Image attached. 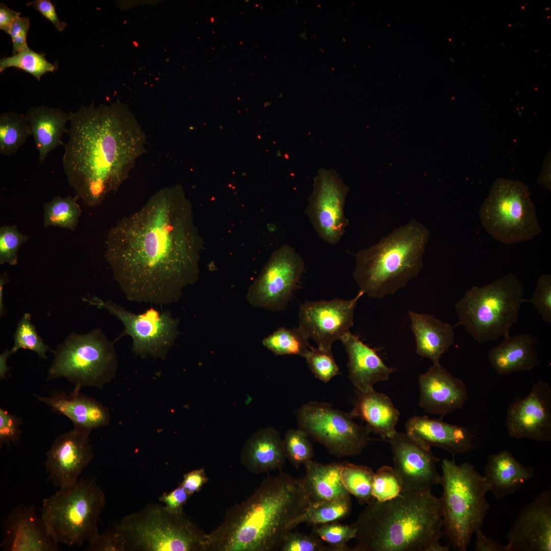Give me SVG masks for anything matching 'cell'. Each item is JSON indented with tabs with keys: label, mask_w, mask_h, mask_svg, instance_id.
Listing matches in <instances>:
<instances>
[{
	"label": "cell",
	"mask_w": 551,
	"mask_h": 551,
	"mask_svg": "<svg viewBox=\"0 0 551 551\" xmlns=\"http://www.w3.org/2000/svg\"><path fill=\"white\" fill-rule=\"evenodd\" d=\"M524 286L512 273L483 287L473 286L455 305L459 321L478 342L495 341L509 335L517 322Z\"/></svg>",
	"instance_id": "cell-8"
},
{
	"label": "cell",
	"mask_w": 551,
	"mask_h": 551,
	"mask_svg": "<svg viewBox=\"0 0 551 551\" xmlns=\"http://www.w3.org/2000/svg\"><path fill=\"white\" fill-rule=\"evenodd\" d=\"M203 240L182 189L163 187L110 229L105 256L130 300L176 302L198 278Z\"/></svg>",
	"instance_id": "cell-1"
},
{
	"label": "cell",
	"mask_w": 551,
	"mask_h": 551,
	"mask_svg": "<svg viewBox=\"0 0 551 551\" xmlns=\"http://www.w3.org/2000/svg\"><path fill=\"white\" fill-rule=\"evenodd\" d=\"M190 496L179 485L173 490L163 493L159 497V500L164 504L165 509L169 512L180 514L184 512V506Z\"/></svg>",
	"instance_id": "cell-49"
},
{
	"label": "cell",
	"mask_w": 551,
	"mask_h": 551,
	"mask_svg": "<svg viewBox=\"0 0 551 551\" xmlns=\"http://www.w3.org/2000/svg\"><path fill=\"white\" fill-rule=\"evenodd\" d=\"M440 497L444 534L455 549L465 551L481 528L489 509L484 477L470 463L444 459L441 464Z\"/></svg>",
	"instance_id": "cell-6"
},
{
	"label": "cell",
	"mask_w": 551,
	"mask_h": 551,
	"mask_svg": "<svg viewBox=\"0 0 551 551\" xmlns=\"http://www.w3.org/2000/svg\"><path fill=\"white\" fill-rule=\"evenodd\" d=\"M474 534L476 535L474 550L476 551H510L507 544H500L487 537L482 533L481 529L477 530Z\"/></svg>",
	"instance_id": "cell-53"
},
{
	"label": "cell",
	"mask_w": 551,
	"mask_h": 551,
	"mask_svg": "<svg viewBox=\"0 0 551 551\" xmlns=\"http://www.w3.org/2000/svg\"><path fill=\"white\" fill-rule=\"evenodd\" d=\"M488 492L500 500L514 493L534 477L532 468L519 462L507 450L490 455L483 475Z\"/></svg>",
	"instance_id": "cell-27"
},
{
	"label": "cell",
	"mask_w": 551,
	"mask_h": 551,
	"mask_svg": "<svg viewBox=\"0 0 551 551\" xmlns=\"http://www.w3.org/2000/svg\"><path fill=\"white\" fill-rule=\"evenodd\" d=\"M541 315L542 319L551 323V276L543 274L537 279L532 297L528 299Z\"/></svg>",
	"instance_id": "cell-46"
},
{
	"label": "cell",
	"mask_w": 551,
	"mask_h": 551,
	"mask_svg": "<svg viewBox=\"0 0 551 551\" xmlns=\"http://www.w3.org/2000/svg\"><path fill=\"white\" fill-rule=\"evenodd\" d=\"M536 344L532 334L508 335L499 344L490 349L489 362L500 375L531 370L540 364Z\"/></svg>",
	"instance_id": "cell-26"
},
{
	"label": "cell",
	"mask_w": 551,
	"mask_h": 551,
	"mask_svg": "<svg viewBox=\"0 0 551 551\" xmlns=\"http://www.w3.org/2000/svg\"><path fill=\"white\" fill-rule=\"evenodd\" d=\"M352 551H448L439 540L444 535L440 497L431 490L402 491L385 502L373 499L356 521Z\"/></svg>",
	"instance_id": "cell-4"
},
{
	"label": "cell",
	"mask_w": 551,
	"mask_h": 551,
	"mask_svg": "<svg viewBox=\"0 0 551 551\" xmlns=\"http://www.w3.org/2000/svg\"><path fill=\"white\" fill-rule=\"evenodd\" d=\"M310 506L302 479L279 470L267 475L245 501L207 535L205 551L280 550Z\"/></svg>",
	"instance_id": "cell-3"
},
{
	"label": "cell",
	"mask_w": 551,
	"mask_h": 551,
	"mask_svg": "<svg viewBox=\"0 0 551 551\" xmlns=\"http://www.w3.org/2000/svg\"><path fill=\"white\" fill-rule=\"evenodd\" d=\"M304 269V262L294 248L284 244L274 251L259 276L249 287L246 298L254 307L280 311L287 306Z\"/></svg>",
	"instance_id": "cell-14"
},
{
	"label": "cell",
	"mask_w": 551,
	"mask_h": 551,
	"mask_svg": "<svg viewBox=\"0 0 551 551\" xmlns=\"http://www.w3.org/2000/svg\"><path fill=\"white\" fill-rule=\"evenodd\" d=\"M12 354L11 350L6 349L0 355V378L3 379L6 376L9 368L7 366V361L9 356Z\"/></svg>",
	"instance_id": "cell-55"
},
{
	"label": "cell",
	"mask_w": 551,
	"mask_h": 551,
	"mask_svg": "<svg viewBox=\"0 0 551 551\" xmlns=\"http://www.w3.org/2000/svg\"><path fill=\"white\" fill-rule=\"evenodd\" d=\"M91 305L106 309L123 324L120 337L132 339V350L141 357H164L179 335V321L168 311L159 312L151 308L141 314H135L111 300L97 297L86 300Z\"/></svg>",
	"instance_id": "cell-13"
},
{
	"label": "cell",
	"mask_w": 551,
	"mask_h": 551,
	"mask_svg": "<svg viewBox=\"0 0 551 551\" xmlns=\"http://www.w3.org/2000/svg\"><path fill=\"white\" fill-rule=\"evenodd\" d=\"M14 340L11 349L12 354L20 348H24L36 353L42 359H47L46 352L50 349L37 333L35 326L31 322L30 314L24 313L18 322Z\"/></svg>",
	"instance_id": "cell-39"
},
{
	"label": "cell",
	"mask_w": 551,
	"mask_h": 551,
	"mask_svg": "<svg viewBox=\"0 0 551 551\" xmlns=\"http://www.w3.org/2000/svg\"><path fill=\"white\" fill-rule=\"evenodd\" d=\"M304 358L315 377L323 382L329 381L339 373L332 352L310 346Z\"/></svg>",
	"instance_id": "cell-43"
},
{
	"label": "cell",
	"mask_w": 551,
	"mask_h": 551,
	"mask_svg": "<svg viewBox=\"0 0 551 551\" xmlns=\"http://www.w3.org/2000/svg\"><path fill=\"white\" fill-rule=\"evenodd\" d=\"M505 426L508 435L538 442L551 440V388L539 381L523 398L508 408Z\"/></svg>",
	"instance_id": "cell-18"
},
{
	"label": "cell",
	"mask_w": 551,
	"mask_h": 551,
	"mask_svg": "<svg viewBox=\"0 0 551 551\" xmlns=\"http://www.w3.org/2000/svg\"><path fill=\"white\" fill-rule=\"evenodd\" d=\"M209 480L205 469H195L185 474L180 485L191 496L200 491Z\"/></svg>",
	"instance_id": "cell-51"
},
{
	"label": "cell",
	"mask_w": 551,
	"mask_h": 551,
	"mask_svg": "<svg viewBox=\"0 0 551 551\" xmlns=\"http://www.w3.org/2000/svg\"><path fill=\"white\" fill-rule=\"evenodd\" d=\"M409 316L416 342V352L423 357L439 362L442 355L454 342L455 327L432 315L409 310Z\"/></svg>",
	"instance_id": "cell-31"
},
{
	"label": "cell",
	"mask_w": 551,
	"mask_h": 551,
	"mask_svg": "<svg viewBox=\"0 0 551 551\" xmlns=\"http://www.w3.org/2000/svg\"><path fill=\"white\" fill-rule=\"evenodd\" d=\"M374 475V472L369 467L342 463L341 481L348 493L361 505L367 504L373 499L371 492Z\"/></svg>",
	"instance_id": "cell-35"
},
{
	"label": "cell",
	"mask_w": 551,
	"mask_h": 551,
	"mask_svg": "<svg viewBox=\"0 0 551 551\" xmlns=\"http://www.w3.org/2000/svg\"><path fill=\"white\" fill-rule=\"evenodd\" d=\"M349 413L353 418H359L365 422L368 433L378 434L383 439L391 438L397 432L399 411L387 395L374 389L359 392Z\"/></svg>",
	"instance_id": "cell-29"
},
{
	"label": "cell",
	"mask_w": 551,
	"mask_h": 551,
	"mask_svg": "<svg viewBox=\"0 0 551 551\" xmlns=\"http://www.w3.org/2000/svg\"><path fill=\"white\" fill-rule=\"evenodd\" d=\"M309 436L300 428L289 430L285 435L283 442L286 458L296 469L311 460L313 456Z\"/></svg>",
	"instance_id": "cell-41"
},
{
	"label": "cell",
	"mask_w": 551,
	"mask_h": 551,
	"mask_svg": "<svg viewBox=\"0 0 551 551\" xmlns=\"http://www.w3.org/2000/svg\"><path fill=\"white\" fill-rule=\"evenodd\" d=\"M87 550L90 551H119L118 543L113 529L99 534L97 538L89 543Z\"/></svg>",
	"instance_id": "cell-52"
},
{
	"label": "cell",
	"mask_w": 551,
	"mask_h": 551,
	"mask_svg": "<svg viewBox=\"0 0 551 551\" xmlns=\"http://www.w3.org/2000/svg\"><path fill=\"white\" fill-rule=\"evenodd\" d=\"M20 418L0 408V445L15 443L20 438L22 431L20 429Z\"/></svg>",
	"instance_id": "cell-47"
},
{
	"label": "cell",
	"mask_w": 551,
	"mask_h": 551,
	"mask_svg": "<svg viewBox=\"0 0 551 551\" xmlns=\"http://www.w3.org/2000/svg\"><path fill=\"white\" fill-rule=\"evenodd\" d=\"M91 432L74 428L59 435L46 453L45 466L48 478L59 488L71 485L93 458Z\"/></svg>",
	"instance_id": "cell-19"
},
{
	"label": "cell",
	"mask_w": 551,
	"mask_h": 551,
	"mask_svg": "<svg viewBox=\"0 0 551 551\" xmlns=\"http://www.w3.org/2000/svg\"><path fill=\"white\" fill-rule=\"evenodd\" d=\"M29 28L30 19L27 17H19L13 23L9 33L13 44V55L29 47L27 38Z\"/></svg>",
	"instance_id": "cell-48"
},
{
	"label": "cell",
	"mask_w": 551,
	"mask_h": 551,
	"mask_svg": "<svg viewBox=\"0 0 551 551\" xmlns=\"http://www.w3.org/2000/svg\"><path fill=\"white\" fill-rule=\"evenodd\" d=\"M479 215L486 231L505 244L531 240L542 231L528 188L519 181L495 180Z\"/></svg>",
	"instance_id": "cell-10"
},
{
	"label": "cell",
	"mask_w": 551,
	"mask_h": 551,
	"mask_svg": "<svg viewBox=\"0 0 551 551\" xmlns=\"http://www.w3.org/2000/svg\"><path fill=\"white\" fill-rule=\"evenodd\" d=\"M62 165L76 195L87 205L102 204L128 179L145 153L146 137L128 106L82 105L70 112Z\"/></svg>",
	"instance_id": "cell-2"
},
{
	"label": "cell",
	"mask_w": 551,
	"mask_h": 551,
	"mask_svg": "<svg viewBox=\"0 0 551 551\" xmlns=\"http://www.w3.org/2000/svg\"><path fill=\"white\" fill-rule=\"evenodd\" d=\"M419 405L427 412L444 416L463 408L468 396L463 381L453 376L440 362L418 378Z\"/></svg>",
	"instance_id": "cell-22"
},
{
	"label": "cell",
	"mask_w": 551,
	"mask_h": 551,
	"mask_svg": "<svg viewBox=\"0 0 551 551\" xmlns=\"http://www.w3.org/2000/svg\"><path fill=\"white\" fill-rule=\"evenodd\" d=\"M58 544L33 505L14 508L3 522V550L57 551Z\"/></svg>",
	"instance_id": "cell-21"
},
{
	"label": "cell",
	"mask_w": 551,
	"mask_h": 551,
	"mask_svg": "<svg viewBox=\"0 0 551 551\" xmlns=\"http://www.w3.org/2000/svg\"><path fill=\"white\" fill-rule=\"evenodd\" d=\"M117 358L113 344L99 329L72 334L54 352L47 380L63 377L75 385L102 388L114 377Z\"/></svg>",
	"instance_id": "cell-11"
},
{
	"label": "cell",
	"mask_w": 551,
	"mask_h": 551,
	"mask_svg": "<svg viewBox=\"0 0 551 551\" xmlns=\"http://www.w3.org/2000/svg\"><path fill=\"white\" fill-rule=\"evenodd\" d=\"M32 135L27 114L15 112L0 114V154H15Z\"/></svg>",
	"instance_id": "cell-33"
},
{
	"label": "cell",
	"mask_w": 551,
	"mask_h": 551,
	"mask_svg": "<svg viewBox=\"0 0 551 551\" xmlns=\"http://www.w3.org/2000/svg\"><path fill=\"white\" fill-rule=\"evenodd\" d=\"M76 195L54 197L43 204V224L44 228L58 227L73 231L77 227L82 209Z\"/></svg>",
	"instance_id": "cell-34"
},
{
	"label": "cell",
	"mask_w": 551,
	"mask_h": 551,
	"mask_svg": "<svg viewBox=\"0 0 551 551\" xmlns=\"http://www.w3.org/2000/svg\"><path fill=\"white\" fill-rule=\"evenodd\" d=\"M339 340L347 354L349 378L359 392L373 389L375 383L388 380L395 370L388 367L373 349L349 331Z\"/></svg>",
	"instance_id": "cell-24"
},
{
	"label": "cell",
	"mask_w": 551,
	"mask_h": 551,
	"mask_svg": "<svg viewBox=\"0 0 551 551\" xmlns=\"http://www.w3.org/2000/svg\"><path fill=\"white\" fill-rule=\"evenodd\" d=\"M281 551H336L317 536L311 534L290 532L284 539Z\"/></svg>",
	"instance_id": "cell-45"
},
{
	"label": "cell",
	"mask_w": 551,
	"mask_h": 551,
	"mask_svg": "<svg viewBox=\"0 0 551 551\" xmlns=\"http://www.w3.org/2000/svg\"><path fill=\"white\" fill-rule=\"evenodd\" d=\"M348 191L335 170H318L305 213L319 237L330 244L339 242L349 223L344 210Z\"/></svg>",
	"instance_id": "cell-15"
},
{
	"label": "cell",
	"mask_w": 551,
	"mask_h": 551,
	"mask_svg": "<svg viewBox=\"0 0 551 551\" xmlns=\"http://www.w3.org/2000/svg\"><path fill=\"white\" fill-rule=\"evenodd\" d=\"M429 236L428 229L413 219L360 251L353 272L360 291L380 299L405 287L422 268Z\"/></svg>",
	"instance_id": "cell-5"
},
{
	"label": "cell",
	"mask_w": 551,
	"mask_h": 551,
	"mask_svg": "<svg viewBox=\"0 0 551 551\" xmlns=\"http://www.w3.org/2000/svg\"><path fill=\"white\" fill-rule=\"evenodd\" d=\"M403 491L402 482L393 467L383 466L374 473L372 496L379 502L393 499Z\"/></svg>",
	"instance_id": "cell-42"
},
{
	"label": "cell",
	"mask_w": 551,
	"mask_h": 551,
	"mask_svg": "<svg viewBox=\"0 0 551 551\" xmlns=\"http://www.w3.org/2000/svg\"><path fill=\"white\" fill-rule=\"evenodd\" d=\"M308 337L298 328L281 327L263 339V345L277 355H296L304 357L310 347Z\"/></svg>",
	"instance_id": "cell-36"
},
{
	"label": "cell",
	"mask_w": 551,
	"mask_h": 551,
	"mask_svg": "<svg viewBox=\"0 0 551 551\" xmlns=\"http://www.w3.org/2000/svg\"><path fill=\"white\" fill-rule=\"evenodd\" d=\"M106 505L104 492L93 479H79L42 501L41 517L58 543L82 545L99 535L98 522Z\"/></svg>",
	"instance_id": "cell-9"
},
{
	"label": "cell",
	"mask_w": 551,
	"mask_h": 551,
	"mask_svg": "<svg viewBox=\"0 0 551 551\" xmlns=\"http://www.w3.org/2000/svg\"><path fill=\"white\" fill-rule=\"evenodd\" d=\"M364 294L360 291L350 299L307 301L300 307L298 328L318 347L331 352L334 341L349 331L354 325V314L359 299Z\"/></svg>",
	"instance_id": "cell-16"
},
{
	"label": "cell",
	"mask_w": 551,
	"mask_h": 551,
	"mask_svg": "<svg viewBox=\"0 0 551 551\" xmlns=\"http://www.w3.org/2000/svg\"><path fill=\"white\" fill-rule=\"evenodd\" d=\"M81 388L75 385L73 390L68 394L56 392L48 397L36 394L34 396L52 411L70 419L74 428L91 432L108 425L110 421L108 409L94 398L81 393Z\"/></svg>",
	"instance_id": "cell-25"
},
{
	"label": "cell",
	"mask_w": 551,
	"mask_h": 551,
	"mask_svg": "<svg viewBox=\"0 0 551 551\" xmlns=\"http://www.w3.org/2000/svg\"><path fill=\"white\" fill-rule=\"evenodd\" d=\"M27 5L29 7H32L40 13L53 24L57 30L62 32L67 27V23L59 19L55 6L51 1L35 0L27 3Z\"/></svg>",
	"instance_id": "cell-50"
},
{
	"label": "cell",
	"mask_w": 551,
	"mask_h": 551,
	"mask_svg": "<svg viewBox=\"0 0 551 551\" xmlns=\"http://www.w3.org/2000/svg\"><path fill=\"white\" fill-rule=\"evenodd\" d=\"M393 454V468L399 477L403 491L431 490L440 484L441 475L436 469L439 461L431 450L406 433L396 432L387 440Z\"/></svg>",
	"instance_id": "cell-17"
},
{
	"label": "cell",
	"mask_w": 551,
	"mask_h": 551,
	"mask_svg": "<svg viewBox=\"0 0 551 551\" xmlns=\"http://www.w3.org/2000/svg\"><path fill=\"white\" fill-rule=\"evenodd\" d=\"M119 551H205L207 534L184 513L149 504L124 516L113 528Z\"/></svg>",
	"instance_id": "cell-7"
},
{
	"label": "cell",
	"mask_w": 551,
	"mask_h": 551,
	"mask_svg": "<svg viewBox=\"0 0 551 551\" xmlns=\"http://www.w3.org/2000/svg\"><path fill=\"white\" fill-rule=\"evenodd\" d=\"M29 236L20 233L17 225H4L0 228V264L10 265L17 264L18 252L20 247Z\"/></svg>",
	"instance_id": "cell-44"
},
{
	"label": "cell",
	"mask_w": 551,
	"mask_h": 551,
	"mask_svg": "<svg viewBox=\"0 0 551 551\" xmlns=\"http://www.w3.org/2000/svg\"><path fill=\"white\" fill-rule=\"evenodd\" d=\"M10 67L21 69L40 81L42 76L47 72H54L57 66L48 62L44 55L37 53L29 47L15 55L1 59V72Z\"/></svg>",
	"instance_id": "cell-38"
},
{
	"label": "cell",
	"mask_w": 551,
	"mask_h": 551,
	"mask_svg": "<svg viewBox=\"0 0 551 551\" xmlns=\"http://www.w3.org/2000/svg\"><path fill=\"white\" fill-rule=\"evenodd\" d=\"M20 13L10 9L4 3L0 4V29L8 34Z\"/></svg>",
	"instance_id": "cell-54"
},
{
	"label": "cell",
	"mask_w": 551,
	"mask_h": 551,
	"mask_svg": "<svg viewBox=\"0 0 551 551\" xmlns=\"http://www.w3.org/2000/svg\"><path fill=\"white\" fill-rule=\"evenodd\" d=\"M286 458L280 433L267 428L260 430L247 441L240 460L249 472L257 474L281 470Z\"/></svg>",
	"instance_id": "cell-28"
},
{
	"label": "cell",
	"mask_w": 551,
	"mask_h": 551,
	"mask_svg": "<svg viewBox=\"0 0 551 551\" xmlns=\"http://www.w3.org/2000/svg\"><path fill=\"white\" fill-rule=\"evenodd\" d=\"M406 433L424 445L436 446L452 454H464L474 447V437L464 427L414 416L405 424Z\"/></svg>",
	"instance_id": "cell-23"
},
{
	"label": "cell",
	"mask_w": 551,
	"mask_h": 551,
	"mask_svg": "<svg viewBox=\"0 0 551 551\" xmlns=\"http://www.w3.org/2000/svg\"><path fill=\"white\" fill-rule=\"evenodd\" d=\"M342 463L322 464L310 460L304 464L302 479L310 505L324 501L350 498L341 479Z\"/></svg>",
	"instance_id": "cell-32"
},
{
	"label": "cell",
	"mask_w": 551,
	"mask_h": 551,
	"mask_svg": "<svg viewBox=\"0 0 551 551\" xmlns=\"http://www.w3.org/2000/svg\"><path fill=\"white\" fill-rule=\"evenodd\" d=\"M510 551L551 550V491L523 508L507 535Z\"/></svg>",
	"instance_id": "cell-20"
},
{
	"label": "cell",
	"mask_w": 551,
	"mask_h": 551,
	"mask_svg": "<svg viewBox=\"0 0 551 551\" xmlns=\"http://www.w3.org/2000/svg\"><path fill=\"white\" fill-rule=\"evenodd\" d=\"M351 509L350 498L329 500L310 505L296 521L295 527L306 523L315 525L335 522L346 516Z\"/></svg>",
	"instance_id": "cell-37"
},
{
	"label": "cell",
	"mask_w": 551,
	"mask_h": 551,
	"mask_svg": "<svg viewBox=\"0 0 551 551\" xmlns=\"http://www.w3.org/2000/svg\"><path fill=\"white\" fill-rule=\"evenodd\" d=\"M27 115L39 162L43 163L51 151L64 144L62 137L68 132L66 124L69 121L70 114L59 108L42 105L29 108Z\"/></svg>",
	"instance_id": "cell-30"
},
{
	"label": "cell",
	"mask_w": 551,
	"mask_h": 551,
	"mask_svg": "<svg viewBox=\"0 0 551 551\" xmlns=\"http://www.w3.org/2000/svg\"><path fill=\"white\" fill-rule=\"evenodd\" d=\"M9 282L8 277L6 272H4L0 276V313L1 316L4 314V306L3 304V287Z\"/></svg>",
	"instance_id": "cell-56"
},
{
	"label": "cell",
	"mask_w": 551,
	"mask_h": 551,
	"mask_svg": "<svg viewBox=\"0 0 551 551\" xmlns=\"http://www.w3.org/2000/svg\"><path fill=\"white\" fill-rule=\"evenodd\" d=\"M298 424L330 454L348 457L359 455L368 442V432L350 413L325 403L309 402L297 413Z\"/></svg>",
	"instance_id": "cell-12"
},
{
	"label": "cell",
	"mask_w": 551,
	"mask_h": 551,
	"mask_svg": "<svg viewBox=\"0 0 551 551\" xmlns=\"http://www.w3.org/2000/svg\"><path fill=\"white\" fill-rule=\"evenodd\" d=\"M356 531L353 523L347 525L332 522L313 525L312 533L336 551H352L347 543L355 539Z\"/></svg>",
	"instance_id": "cell-40"
}]
</instances>
